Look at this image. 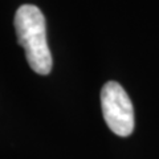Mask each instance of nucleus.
Listing matches in <instances>:
<instances>
[{
  "label": "nucleus",
  "mask_w": 159,
  "mask_h": 159,
  "mask_svg": "<svg viewBox=\"0 0 159 159\" xmlns=\"http://www.w3.org/2000/svg\"><path fill=\"white\" fill-rule=\"evenodd\" d=\"M15 31L24 48L29 66L39 74L52 70V54L47 43V25L43 12L32 4H24L15 15Z\"/></svg>",
  "instance_id": "nucleus-1"
},
{
  "label": "nucleus",
  "mask_w": 159,
  "mask_h": 159,
  "mask_svg": "<svg viewBox=\"0 0 159 159\" xmlns=\"http://www.w3.org/2000/svg\"><path fill=\"white\" fill-rule=\"evenodd\" d=\"M101 107L109 129L118 137L134 130V109L130 97L118 82L109 81L101 89Z\"/></svg>",
  "instance_id": "nucleus-2"
}]
</instances>
